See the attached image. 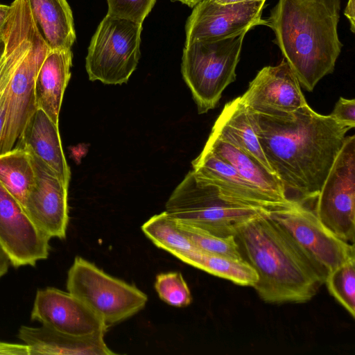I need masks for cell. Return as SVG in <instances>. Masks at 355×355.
<instances>
[{"mask_svg":"<svg viewBox=\"0 0 355 355\" xmlns=\"http://www.w3.org/2000/svg\"><path fill=\"white\" fill-rule=\"evenodd\" d=\"M252 114L264 155L288 199L301 205L315 199L351 128L308 104L285 116Z\"/></svg>","mask_w":355,"mask_h":355,"instance_id":"1","label":"cell"},{"mask_svg":"<svg viewBox=\"0 0 355 355\" xmlns=\"http://www.w3.org/2000/svg\"><path fill=\"white\" fill-rule=\"evenodd\" d=\"M268 211L235 230L241 256L258 276L253 287L267 303L306 302L324 284L327 274Z\"/></svg>","mask_w":355,"mask_h":355,"instance_id":"2","label":"cell"},{"mask_svg":"<svg viewBox=\"0 0 355 355\" xmlns=\"http://www.w3.org/2000/svg\"><path fill=\"white\" fill-rule=\"evenodd\" d=\"M340 11V0H279L266 19L274 42L308 92L334 70L343 47Z\"/></svg>","mask_w":355,"mask_h":355,"instance_id":"3","label":"cell"},{"mask_svg":"<svg viewBox=\"0 0 355 355\" xmlns=\"http://www.w3.org/2000/svg\"><path fill=\"white\" fill-rule=\"evenodd\" d=\"M165 211L178 222L227 237L234 236L239 224L268 210L225 196L191 170L171 194Z\"/></svg>","mask_w":355,"mask_h":355,"instance_id":"4","label":"cell"},{"mask_svg":"<svg viewBox=\"0 0 355 355\" xmlns=\"http://www.w3.org/2000/svg\"><path fill=\"white\" fill-rule=\"evenodd\" d=\"M246 32L220 40L196 41L184 46L181 71L199 114L218 104L225 89L236 80Z\"/></svg>","mask_w":355,"mask_h":355,"instance_id":"5","label":"cell"},{"mask_svg":"<svg viewBox=\"0 0 355 355\" xmlns=\"http://www.w3.org/2000/svg\"><path fill=\"white\" fill-rule=\"evenodd\" d=\"M67 288L107 329L138 313L148 301L147 295L136 286L106 274L80 257L75 258L68 271Z\"/></svg>","mask_w":355,"mask_h":355,"instance_id":"6","label":"cell"},{"mask_svg":"<svg viewBox=\"0 0 355 355\" xmlns=\"http://www.w3.org/2000/svg\"><path fill=\"white\" fill-rule=\"evenodd\" d=\"M142 24L107 14L92 37L85 68L92 81L121 85L128 81L141 55Z\"/></svg>","mask_w":355,"mask_h":355,"instance_id":"7","label":"cell"},{"mask_svg":"<svg viewBox=\"0 0 355 355\" xmlns=\"http://www.w3.org/2000/svg\"><path fill=\"white\" fill-rule=\"evenodd\" d=\"M313 210L339 239L354 244L355 136L346 137L320 191Z\"/></svg>","mask_w":355,"mask_h":355,"instance_id":"8","label":"cell"},{"mask_svg":"<svg viewBox=\"0 0 355 355\" xmlns=\"http://www.w3.org/2000/svg\"><path fill=\"white\" fill-rule=\"evenodd\" d=\"M268 216L280 225L327 275L355 257L354 244L332 233L304 205L269 210Z\"/></svg>","mask_w":355,"mask_h":355,"instance_id":"9","label":"cell"},{"mask_svg":"<svg viewBox=\"0 0 355 355\" xmlns=\"http://www.w3.org/2000/svg\"><path fill=\"white\" fill-rule=\"evenodd\" d=\"M264 3V1L230 4L200 1L187 19L184 46L196 41L223 40L247 33L256 26H266V19L261 18Z\"/></svg>","mask_w":355,"mask_h":355,"instance_id":"10","label":"cell"},{"mask_svg":"<svg viewBox=\"0 0 355 355\" xmlns=\"http://www.w3.org/2000/svg\"><path fill=\"white\" fill-rule=\"evenodd\" d=\"M49 50L37 30L29 50L16 68L7 86L6 115L0 154L15 147L28 121L37 109L35 95V79Z\"/></svg>","mask_w":355,"mask_h":355,"instance_id":"11","label":"cell"},{"mask_svg":"<svg viewBox=\"0 0 355 355\" xmlns=\"http://www.w3.org/2000/svg\"><path fill=\"white\" fill-rule=\"evenodd\" d=\"M240 99L251 112L270 116H285L307 105L299 81L284 58L276 66L261 69Z\"/></svg>","mask_w":355,"mask_h":355,"instance_id":"12","label":"cell"},{"mask_svg":"<svg viewBox=\"0 0 355 355\" xmlns=\"http://www.w3.org/2000/svg\"><path fill=\"white\" fill-rule=\"evenodd\" d=\"M50 239L32 222L21 203L0 183V243L15 268L35 266L49 256Z\"/></svg>","mask_w":355,"mask_h":355,"instance_id":"13","label":"cell"},{"mask_svg":"<svg viewBox=\"0 0 355 355\" xmlns=\"http://www.w3.org/2000/svg\"><path fill=\"white\" fill-rule=\"evenodd\" d=\"M30 153L35 181L23 207L34 225L47 237L64 239L69 223L68 187L46 164Z\"/></svg>","mask_w":355,"mask_h":355,"instance_id":"14","label":"cell"},{"mask_svg":"<svg viewBox=\"0 0 355 355\" xmlns=\"http://www.w3.org/2000/svg\"><path fill=\"white\" fill-rule=\"evenodd\" d=\"M32 320L56 331L75 336L103 334V321L83 302L69 292L49 287L36 293Z\"/></svg>","mask_w":355,"mask_h":355,"instance_id":"15","label":"cell"},{"mask_svg":"<svg viewBox=\"0 0 355 355\" xmlns=\"http://www.w3.org/2000/svg\"><path fill=\"white\" fill-rule=\"evenodd\" d=\"M193 171L225 196L241 203L267 210L286 207L243 178L230 164L203 148L192 162Z\"/></svg>","mask_w":355,"mask_h":355,"instance_id":"16","label":"cell"},{"mask_svg":"<svg viewBox=\"0 0 355 355\" xmlns=\"http://www.w3.org/2000/svg\"><path fill=\"white\" fill-rule=\"evenodd\" d=\"M15 146L41 159L69 187L71 171L64 155L58 125L37 108L28 121Z\"/></svg>","mask_w":355,"mask_h":355,"instance_id":"17","label":"cell"},{"mask_svg":"<svg viewBox=\"0 0 355 355\" xmlns=\"http://www.w3.org/2000/svg\"><path fill=\"white\" fill-rule=\"evenodd\" d=\"M18 338L37 354L111 355L116 354L106 345L103 334L75 336L42 325L21 326Z\"/></svg>","mask_w":355,"mask_h":355,"instance_id":"18","label":"cell"},{"mask_svg":"<svg viewBox=\"0 0 355 355\" xmlns=\"http://www.w3.org/2000/svg\"><path fill=\"white\" fill-rule=\"evenodd\" d=\"M72 58L71 49L49 50L35 79L37 108L43 110L57 125L64 93L71 78Z\"/></svg>","mask_w":355,"mask_h":355,"instance_id":"19","label":"cell"},{"mask_svg":"<svg viewBox=\"0 0 355 355\" xmlns=\"http://www.w3.org/2000/svg\"><path fill=\"white\" fill-rule=\"evenodd\" d=\"M211 135L250 154L274 174L261 148L252 112L240 96L225 105Z\"/></svg>","mask_w":355,"mask_h":355,"instance_id":"20","label":"cell"},{"mask_svg":"<svg viewBox=\"0 0 355 355\" xmlns=\"http://www.w3.org/2000/svg\"><path fill=\"white\" fill-rule=\"evenodd\" d=\"M204 148L227 162L243 178L281 205L290 207L297 204L288 199L277 176L250 154L211 134Z\"/></svg>","mask_w":355,"mask_h":355,"instance_id":"21","label":"cell"},{"mask_svg":"<svg viewBox=\"0 0 355 355\" xmlns=\"http://www.w3.org/2000/svg\"><path fill=\"white\" fill-rule=\"evenodd\" d=\"M27 1L33 21L50 50L71 49L76 36L67 0Z\"/></svg>","mask_w":355,"mask_h":355,"instance_id":"22","label":"cell"},{"mask_svg":"<svg viewBox=\"0 0 355 355\" xmlns=\"http://www.w3.org/2000/svg\"><path fill=\"white\" fill-rule=\"evenodd\" d=\"M176 257L182 262L240 286L253 287L258 280L255 270L243 259L210 254L200 250L180 254Z\"/></svg>","mask_w":355,"mask_h":355,"instance_id":"23","label":"cell"},{"mask_svg":"<svg viewBox=\"0 0 355 355\" xmlns=\"http://www.w3.org/2000/svg\"><path fill=\"white\" fill-rule=\"evenodd\" d=\"M35 181L31 153L15 146L0 154V183L22 205Z\"/></svg>","mask_w":355,"mask_h":355,"instance_id":"24","label":"cell"},{"mask_svg":"<svg viewBox=\"0 0 355 355\" xmlns=\"http://www.w3.org/2000/svg\"><path fill=\"white\" fill-rule=\"evenodd\" d=\"M144 234L158 248L175 257L198 249L166 211L150 217L141 226Z\"/></svg>","mask_w":355,"mask_h":355,"instance_id":"25","label":"cell"},{"mask_svg":"<svg viewBox=\"0 0 355 355\" xmlns=\"http://www.w3.org/2000/svg\"><path fill=\"white\" fill-rule=\"evenodd\" d=\"M326 284L329 293L354 318L355 316V257L330 272Z\"/></svg>","mask_w":355,"mask_h":355,"instance_id":"26","label":"cell"},{"mask_svg":"<svg viewBox=\"0 0 355 355\" xmlns=\"http://www.w3.org/2000/svg\"><path fill=\"white\" fill-rule=\"evenodd\" d=\"M176 223L178 227L200 250L234 259H243L234 236H218L193 226L177 220Z\"/></svg>","mask_w":355,"mask_h":355,"instance_id":"27","label":"cell"},{"mask_svg":"<svg viewBox=\"0 0 355 355\" xmlns=\"http://www.w3.org/2000/svg\"><path fill=\"white\" fill-rule=\"evenodd\" d=\"M155 288L159 298L175 307H185L192 301L189 288L179 272L160 273L156 276Z\"/></svg>","mask_w":355,"mask_h":355,"instance_id":"28","label":"cell"},{"mask_svg":"<svg viewBox=\"0 0 355 355\" xmlns=\"http://www.w3.org/2000/svg\"><path fill=\"white\" fill-rule=\"evenodd\" d=\"M157 0H107V13L121 19L143 24Z\"/></svg>","mask_w":355,"mask_h":355,"instance_id":"29","label":"cell"},{"mask_svg":"<svg viewBox=\"0 0 355 355\" xmlns=\"http://www.w3.org/2000/svg\"><path fill=\"white\" fill-rule=\"evenodd\" d=\"M336 121L351 129L355 126V100L340 97L329 114Z\"/></svg>","mask_w":355,"mask_h":355,"instance_id":"30","label":"cell"},{"mask_svg":"<svg viewBox=\"0 0 355 355\" xmlns=\"http://www.w3.org/2000/svg\"><path fill=\"white\" fill-rule=\"evenodd\" d=\"M0 355H31V348L26 344L0 341Z\"/></svg>","mask_w":355,"mask_h":355,"instance_id":"31","label":"cell"},{"mask_svg":"<svg viewBox=\"0 0 355 355\" xmlns=\"http://www.w3.org/2000/svg\"><path fill=\"white\" fill-rule=\"evenodd\" d=\"M6 96L7 87L4 92L0 95V146L3 136L6 115Z\"/></svg>","mask_w":355,"mask_h":355,"instance_id":"32","label":"cell"},{"mask_svg":"<svg viewBox=\"0 0 355 355\" xmlns=\"http://www.w3.org/2000/svg\"><path fill=\"white\" fill-rule=\"evenodd\" d=\"M355 0H348L344 15L350 23V30L352 33H355Z\"/></svg>","mask_w":355,"mask_h":355,"instance_id":"33","label":"cell"},{"mask_svg":"<svg viewBox=\"0 0 355 355\" xmlns=\"http://www.w3.org/2000/svg\"><path fill=\"white\" fill-rule=\"evenodd\" d=\"M10 264V258L0 243V278L7 273Z\"/></svg>","mask_w":355,"mask_h":355,"instance_id":"34","label":"cell"},{"mask_svg":"<svg viewBox=\"0 0 355 355\" xmlns=\"http://www.w3.org/2000/svg\"><path fill=\"white\" fill-rule=\"evenodd\" d=\"M10 5L0 3V33L3 32L10 15Z\"/></svg>","mask_w":355,"mask_h":355,"instance_id":"35","label":"cell"},{"mask_svg":"<svg viewBox=\"0 0 355 355\" xmlns=\"http://www.w3.org/2000/svg\"><path fill=\"white\" fill-rule=\"evenodd\" d=\"M216 3H220V4H230V3H239V2H243V1H264L266 0H212Z\"/></svg>","mask_w":355,"mask_h":355,"instance_id":"36","label":"cell"},{"mask_svg":"<svg viewBox=\"0 0 355 355\" xmlns=\"http://www.w3.org/2000/svg\"><path fill=\"white\" fill-rule=\"evenodd\" d=\"M6 46L4 31L0 33V60L4 53Z\"/></svg>","mask_w":355,"mask_h":355,"instance_id":"37","label":"cell"},{"mask_svg":"<svg viewBox=\"0 0 355 355\" xmlns=\"http://www.w3.org/2000/svg\"><path fill=\"white\" fill-rule=\"evenodd\" d=\"M173 1H179L190 8H193L198 2L202 0H171Z\"/></svg>","mask_w":355,"mask_h":355,"instance_id":"38","label":"cell"}]
</instances>
